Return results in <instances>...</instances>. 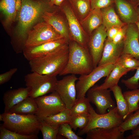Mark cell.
Instances as JSON below:
<instances>
[{
	"instance_id": "cell-42",
	"label": "cell",
	"mask_w": 139,
	"mask_h": 139,
	"mask_svg": "<svg viewBox=\"0 0 139 139\" xmlns=\"http://www.w3.org/2000/svg\"><path fill=\"white\" fill-rule=\"evenodd\" d=\"M131 133L132 135L139 136V125L132 130Z\"/></svg>"
},
{
	"instance_id": "cell-48",
	"label": "cell",
	"mask_w": 139,
	"mask_h": 139,
	"mask_svg": "<svg viewBox=\"0 0 139 139\" xmlns=\"http://www.w3.org/2000/svg\"><path fill=\"white\" fill-rule=\"evenodd\" d=\"M137 10L138 14V21H139V7L137 6Z\"/></svg>"
},
{
	"instance_id": "cell-37",
	"label": "cell",
	"mask_w": 139,
	"mask_h": 139,
	"mask_svg": "<svg viewBox=\"0 0 139 139\" xmlns=\"http://www.w3.org/2000/svg\"><path fill=\"white\" fill-rule=\"evenodd\" d=\"M136 70V72L133 76L127 79H123L121 81L122 83L130 90L139 88V67Z\"/></svg>"
},
{
	"instance_id": "cell-18",
	"label": "cell",
	"mask_w": 139,
	"mask_h": 139,
	"mask_svg": "<svg viewBox=\"0 0 139 139\" xmlns=\"http://www.w3.org/2000/svg\"><path fill=\"white\" fill-rule=\"evenodd\" d=\"M30 89L28 87H20L6 91L3 97L4 112H8L11 108L29 96Z\"/></svg>"
},
{
	"instance_id": "cell-30",
	"label": "cell",
	"mask_w": 139,
	"mask_h": 139,
	"mask_svg": "<svg viewBox=\"0 0 139 139\" xmlns=\"http://www.w3.org/2000/svg\"><path fill=\"white\" fill-rule=\"evenodd\" d=\"M128 116L118 127L122 132L131 130L139 125V108Z\"/></svg>"
},
{
	"instance_id": "cell-8",
	"label": "cell",
	"mask_w": 139,
	"mask_h": 139,
	"mask_svg": "<svg viewBox=\"0 0 139 139\" xmlns=\"http://www.w3.org/2000/svg\"><path fill=\"white\" fill-rule=\"evenodd\" d=\"M65 38L45 21L39 22L29 30L25 47H36L50 41Z\"/></svg>"
},
{
	"instance_id": "cell-11",
	"label": "cell",
	"mask_w": 139,
	"mask_h": 139,
	"mask_svg": "<svg viewBox=\"0 0 139 139\" xmlns=\"http://www.w3.org/2000/svg\"><path fill=\"white\" fill-rule=\"evenodd\" d=\"M78 78L71 74L57 80L55 91L58 93L67 109H71L77 100L76 82Z\"/></svg>"
},
{
	"instance_id": "cell-14",
	"label": "cell",
	"mask_w": 139,
	"mask_h": 139,
	"mask_svg": "<svg viewBox=\"0 0 139 139\" xmlns=\"http://www.w3.org/2000/svg\"><path fill=\"white\" fill-rule=\"evenodd\" d=\"M107 30L102 24L90 35L88 49L92 56L94 68L96 67L101 58L106 39Z\"/></svg>"
},
{
	"instance_id": "cell-3",
	"label": "cell",
	"mask_w": 139,
	"mask_h": 139,
	"mask_svg": "<svg viewBox=\"0 0 139 139\" xmlns=\"http://www.w3.org/2000/svg\"><path fill=\"white\" fill-rule=\"evenodd\" d=\"M68 46L29 61L32 72L51 76L59 75L67 62Z\"/></svg>"
},
{
	"instance_id": "cell-6",
	"label": "cell",
	"mask_w": 139,
	"mask_h": 139,
	"mask_svg": "<svg viewBox=\"0 0 139 139\" xmlns=\"http://www.w3.org/2000/svg\"><path fill=\"white\" fill-rule=\"evenodd\" d=\"M89 120L86 126L78 132V135L86 133L90 130L96 128H110L118 127L124 119L118 114L116 107L108 112L100 114L97 113L91 106L89 111Z\"/></svg>"
},
{
	"instance_id": "cell-41",
	"label": "cell",
	"mask_w": 139,
	"mask_h": 139,
	"mask_svg": "<svg viewBox=\"0 0 139 139\" xmlns=\"http://www.w3.org/2000/svg\"><path fill=\"white\" fill-rule=\"evenodd\" d=\"M122 27L114 26L107 30L106 32V39L112 41L114 38Z\"/></svg>"
},
{
	"instance_id": "cell-7",
	"label": "cell",
	"mask_w": 139,
	"mask_h": 139,
	"mask_svg": "<svg viewBox=\"0 0 139 139\" xmlns=\"http://www.w3.org/2000/svg\"><path fill=\"white\" fill-rule=\"evenodd\" d=\"M67 21L70 40L73 41L81 46L88 48L90 36L84 30L67 0L60 6Z\"/></svg>"
},
{
	"instance_id": "cell-15",
	"label": "cell",
	"mask_w": 139,
	"mask_h": 139,
	"mask_svg": "<svg viewBox=\"0 0 139 139\" xmlns=\"http://www.w3.org/2000/svg\"><path fill=\"white\" fill-rule=\"evenodd\" d=\"M139 33L135 23L128 24L123 54H130L139 59Z\"/></svg>"
},
{
	"instance_id": "cell-36",
	"label": "cell",
	"mask_w": 139,
	"mask_h": 139,
	"mask_svg": "<svg viewBox=\"0 0 139 139\" xmlns=\"http://www.w3.org/2000/svg\"><path fill=\"white\" fill-rule=\"evenodd\" d=\"M69 123L62 124L59 126L58 135L68 139H83L82 137L76 134L72 130Z\"/></svg>"
},
{
	"instance_id": "cell-13",
	"label": "cell",
	"mask_w": 139,
	"mask_h": 139,
	"mask_svg": "<svg viewBox=\"0 0 139 139\" xmlns=\"http://www.w3.org/2000/svg\"><path fill=\"white\" fill-rule=\"evenodd\" d=\"M68 46V41L65 38L48 42L39 46L25 47L23 53L28 61L41 57Z\"/></svg>"
},
{
	"instance_id": "cell-43",
	"label": "cell",
	"mask_w": 139,
	"mask_h": 139,
	"mask_svg": "<svg viewBox=\"0 0 139 139\" xmlns=\"http://www.w3.org/2000/svg\"><path fill=\"white\" fill-rule=\"evenodd\" d=\"M21 0H16V7L17 11H19L21 6Z\"/></svg>"
},
{
	"instance_id": "cell-40",
	"label": "cell",
	"mask_w": 139,
	"mask_h": 139,
	"mask_svg": "<svg viewBox=\"0 0 139 139\" xmlns=\"http://www.w3.org/2000/svg\"><path fill=\"white\" fill-rule=\"evenodd\" d=\"M18 68H14L0 75V84L2 85L8 82L13 75L17 71Z\"/></svg>"
},
{
	"instance_id": "cell-19",
	"label": "cell",
	"mask_w": 139,
	"mask_h": 139,
	"mask_svg": "<svg viewBox=\"0 0 139 139\" xmlns=\"http://www.w3.org/2000/svg\"><path fill=\"white\" fill-rule=\"evenodd\" d=\"M47 11H46L42 16L44 21L69 41L70 40L69 32L63 18L56 13Z\"/></svg>"
},
{
	"instance_id": "cell-23",
	"label": "cell",
	"mask_w": 139,
	"mask_h": 139,
	"mask_svg": "<svg viewBox=\"0 0 139 139\" xmlns=\"http://www.w3.org/2000/svg\"><path fill=\"white\" fill-rule=\"evenodd\" d=\"M101 9L102 15V24L107 30L112 27H122L126 24L121 20L115 11V4Z\"/></svg>"
},
{
	"instance_id": "cell-47",
	"label": "cell",
	"mask_w": 139,
	"mask_h": 139,
	"mask_svg": "<svg viewBox=\"0 0 139 139\" xmlns=\"http://www.w3.org/2000/svg\"><path fill=\"white\" fill-rule=\"evenodd\" d=\"M136 5V3L137 0H129Z\"/></svg>"
},
{
	"instance_id": "cell-12",
	"label": "cell",
	"mask_w": 139,
	"mask_h": 139,
	"mask_svg": "<svg viewBox=\"0 0 139 139\" xmlns=\"http://www.w3.org/2000/svg\"><path fill=\"white\" fill-rule=\"evenodd\" d=\"M111 91L110 89H99L93 86L88 91L87 97L90 102L95 106L96 112L98 114H106L108 109L110 110L116 107L111 96Z\"/></svg>"
},
{
	"instance_id": "cell-25",
	"label": "cell",
	"mask_w": 139,
	"mask_h": 139,
	"mask_svg": "<svg viewBox=\"0 0 139 139\" xmlns=\"http://www.w3.org/2000/svg\"><path fill=\"white\" fill-rule=\"evenodd\" d=\"M109 89L113 92L115 99L118 112L124 120L127 116L129 112V107L123 95L121 89L117 84L111 88Z\"/></svg>"
},
{
	"instance_id": "cell-38",
	"label": "cell",
	"mask_w": 139,
	"mask_h": 139,
	"mask_svg": "<svg viewBox=\"0 0 139 139\" xmlns=\"http://www.w3.org/2000/svg\"><path fill=\"white\" fill-rule=\"evenodd\" d=\"M115 0H91V10L101 9L115 4Z\"/></svg>"
},
{
	"instance_id": "cell-10",
	"label": "cell",
	"mask_w": 139,
	"mask_h": 139,
	"mask_svg": "<svg viewBox=\"0 0 139 139\" xmlns=\"http://www.w3.org/2000/svg\"><path fill=\"white\" fill-rule=\"evenodd\" d=\"M38 109L35 115L40 120L57 114L66 109L65 105L56 91L48 95L35 98Z\"/></svg>"
},
{
	"instance_id": "cell-2",
	"label": "cell",
	"mask_w": 139,
	"mask_h": 139,
	"mask_svg": "<svg viewBox=\"0 0 139 139\" xmlns=\"http://www.w3.org/2000/svg\"><path fill=\"white\" fill-rule=\"evenodd\" d=\"M69 55L67 64L59 75L68 74H88L94 68L92 56L88 48L72 40L68 41Z\"/></svg>"
},
{
	"instance_id": "cell-35",
	"label": "cell",
	"mask_w": 139,
	"mask_h": 139,
	"mask_svg": "<svg viewBox=\"0 0 139 139\" xmlns=\"http://www.w3.org/2000/svg\"><path fill=\"white\" fill-rule=\"evenodd\" d=\"M38 136H27L9 130L1 124L0 126V139H37Z\"/></svg>"
},
{
	"instance_id": "cell-17",
	"label": "cell",
	"mask_w": 139,
	"mask_h": 139,
	"mask_svg": "<svg viewBox=\"0 0 139 139\" xmlns=\"http://www.w3.org/2000/svg\"><path fill=\"white\" fill-rule=\"evenodd\" d=\"M124 41L118 44L106 39L101 58L98 66L115 64L123 54Z\"/></svg>"
},
{
	"instance_id": "cell-5",
	"label": "cell",
	"mask_w": 139,
	"mask_h": 139,
	"mask_svg": "<svg viewBox=\"0 0 139 139\" xmlns=\"http://www.w3.org/2000/svg\"><path fill=\"white\" fill-rule=\"evenodd\" d=\"M57 76H51L35 72L24 76L26 87L30 90L29 96L36 98L55 91Z\"/></svg>"
},
{
	"instance_id": "cell-27",
	"label": "cell",
	"mask_w": 139,
	"mask_h": 139,
	"mask_svg": "<svg viewBox=\"0 0 139 139\" xmlns=\"http://www.w3.org/2000/svg\"><path fill=\"white\" fill-rule=\"evenodd\" d=\"M74 13L81 20L84 19L91 10V0H67Z\"/></svg>"
},
{
	"instance_id": "cell-45",
	"label": "cell",
	"mask_w": 139,
	"mask_h": 139,
	"mask_svg": "<svg viewBox=\"0 0 139 139\" xmlns=\"http://www.w3.org/2000/svg\"><path fill=\"white\" fill-rule=\"evenodd\" d=\"M56 0H50L49 4L50 6L51 7H53L55 5Z\"/></svg>"
},
{
	"instance_id": "cell-49",
	"label": "cell",
	"mask_w": 139,
	"mask_h": 139,
	"mask_svg": "<svg viewBox=\"0 0 139 139\" xmlns=\"http://www.w3.org/2000/svg\"><path fill=\"white\" fill-rule=\"evenodd\" d=\"M136 6L139 7V0H137L136 3Z\"/></svg>"
},
{
	"instance_id": "cell-31",
	"label": "cell",
	"mask_w": 139,
	"mask_h": 139,
	"mask_svg": "<svg viewBox=\"0 0 139 139\" xmlns=\"http://www.w3.org/2000/svg\"><path fill=\"white\" fill-rule=\"evenodd\" d=\"M60 126L52 125L44 120H40V130L42 133L43 139H57Z\"/></svg>"
},
{
	"instance_id": "cell-16",
	"label": "cell",
	"mask_w": 139,
	"mask_h": 139,
	"mask_svg": "<svg viewBox=\"0 0 139 139\" xmlns=\"http://www.w3.org/2000/svg\"><path fill=\"white\" fill-rule=\"evenodd\" d=\"M115 9L121 20L129 24L138 21L136 5L129 0H115Z\"/></svg>"
},
{
	"instance_id": "cell-50",
	"label": "cell",
	"mask_w": 139,
	"mask_h": 139,
	"mask_svg": "<svg viewBox=\"0 0 139 139\" xmlns=\"http://www.w3.org/2000/svg\"><path fill=\"white\" fill-rule=\"evenodd\" d=\"M138 106H139V102L138 103Z\"/></svg>"
},
{
	"instance_id": "cell-26",
	"label": "cell",
	"mask_w": 139,
	"mask_h": 139,
	"mask_svg": "<svg viewBox=\"0 0 139 139\" xmlns=\"http://www.w3.org/2000/svg\"><path fill=\"white\" fill-rule=\"evenodd\" d=\"M16 0H1L0 7L4 15L7 25H11L15 20L17 11Z\"/></svg>"
},
{
	"instance_id": "cell-24",
	"label": "cell",
	"mask_w": 139,
	"mask_h": 139,
	"mask_svg": "<svg viewBox=\"0 0 139 139\" xmlns=\"http://www.w3.org/2000/svg\"><path fill=\"white\" fill-rule=\"evenodd\" d=\"M37 109L35 98L29 96L13 107L8 112L21 115H35Z\"/></svg>"
},
{
	"instance_id": "cell-22",
	"label": "cell",
	"mask_w": 139,
	"mask_h": 139,
	"mask_svg": "<svg viewBox=\"0 0 139 139\" xmlns=\"http://www.w3.org/2000/svg\"><path fill=\"white\" fill-rule=\"evenodd\" d=\"M130 70L125 68L118 63L115 66L104 82L100 85H94L93 86L99 89H108L117 85L120 78Z\"/></svg>"
},
{
	"instance_id": "cell-28",
	"label": "cell",
	"mask_w": 139,
	"mask_h": 139,
	"mask_svg": "<svg viewBox=\"0 0 139 139\" xmlns=\"http://www.w3.org/2000/svg\"><path fill=\"white\" fill-rule=\"evenodd\" d=\"M71 117V110L66 108L59 113L45 118L44 120L50 125L60 126L69 124Z\"/></svg>"
},
{
	"instance_id": "cell-34",
	"label": "cell",
	"mask_w": 139,
	"mask_h": 139,
	"mask_svg": "<svg viewBox=\"0 0 139 139\" xmlns=\"http://www.w3.org/2000/svg\"><path fill=\"white\" fill-rule=\"evenodd\" d=\"M89 113L71 116L69 124L73 129L77 128L81 129L87 125L89 120Z\"/></svg>"
},
{
	"instance_id": "cell-1",
	"label": "cell",
	"mask_w": 139,
	"mask_h": 139,
	"mask_svg": "<svg viewBox=\"0 0 139 139\" xmlns=\"http://www.w3.org/2000/svg\"><path fill=\"white\" fill-rule=\"evenodd\" d=\"M50 0H21L18 26L16 41L20 50L25 47L27 33L31 25L44 13L53 7Z\"/></svg>"
},
{
	"instance_id": "cell-46",
	"label": "cell",
	"mask_w": 139,
	"mask_h": 139,
	"mask_svg": "<svg viewBox=\"0 0 139 139\" xmlns=\"http://www.w3.org/2000/svg\"><path fill=\"white\" fill-rule=\"evenodd\" d=\"M138 30L139 33V21H138L135 23Z\"/></svg>"
},
{
	"instance_id": "cell-33",
	"label": "cell",
	"mask_w": 139,
	"mask_h": 139,
	"mask_svg": "<svg viewBox=\"0 0 139 139\" xmlns=\"http://www.w3.org/2000/svg\"><path fill=\"white\" fill-rule=\"evenodd\" d=\"M116 63L130 71H133L136 70L139 67V59L130 54H123Z\"/></svg>"
},
{
	"instance_id": "cell-39",
	"label": "cell",
	"mask_w": 139,
	"mask_h": 139,
	"mask_svg": "<svg viewBox=\"0 0 139 139\" xmlns=\"http://www.w3.org/2000/svg\"><path fill=\"white\" fill-rule=\"evenodd\" d=\"M128 24H125L121 27L114 38L112 41L115 44L120 43L123 41L125 37Z\"/></svg>"
},
{
	"instance_id": "cell-20",
	"label": "cell",
	"mask_w": 139,
	"mask_h": 139,
	"mask_svg": "<svg viewBox=\"0 0 139 139\" xmlns=\"http://www.w3.org/2000/svg\"><path fill=\"white\" fill-rule=\"evenodd\" d=\"M86 139H124V132L118 127L110 128H96L86 133Z\"/></svg>"
},
{
	"instance_id": "cell-44",
	"label": "cell",
	"mask_w": 139,
	"mask_h": 139,
	"mask_svg": "<svg viewBox=\"0 0 139 139\" xmlns=\"http://www.w3.org/2000/svg\"><path fill=\"white\" fill-rule=\"evenodd\" d=\"M65 0H56L55 5L57 6H60Z\"/></svg>"
},
{
	"instance_id": "cell-21",
	"label": "cell",
	"mask_w": 139,
	"mask_h": 139,
	"mask_svg": "<svg viewBox=\"0 0 139 139\" xmlns=\"http://www.w3.org/2000/svg\"><path fill=\"white\" fill-rule=\"evenodd\" d=\"M80 23L85 32L90 36L94 30L102 24L101 9L95 8L91 10Z\"/></svg>"
},
{
	"instance_id": "cell-9",
	"label": "cell",
	"mask_w": 139,
	"mask_h": 139,
	"mask_svg": "<svg viewBox=\"0 0 139 139\" xmlns=\"http://www.w3.org/2000/svg\"><path fill=\"white\" fill-rule=\"evenodd\" d=\"M115 64L97 66L89 73L80 75L76 82L77 99L85 96L88 91L101 79L108 76Z\"/></svg>"
},
{
	"instance_id": "cell-32",
	"label": "cell",
	"mask_w": 139,
	"mask_h": 139,
	"mask_svg": "<svg viewBox=\"0 0 139 139\" xmlns=\"http://www.w3.org/2000/svg\"><path fill=\"white\" fill-rule=\"evenodd\" d=\"M88 98L85 96L77 99L75 104L71 109V116L89 113L91 105Z\"/></svg>"
},
{
	"instance_id": "cell-4",
	"label": "cell",
	"mask_w": 139,
	"mask_h": 139,
	"mask_svg": "<svg viewBox=\"0 0 139 139\" xmlns=\"http://www.w3.org/2000/svg\"><path fill=\"white\" fill-rule=\"evenodd\" d=\"M0 120L6 128L19 134L38 136L40 120L35 115H21L7 112L0 115Z\"/></svg>"
},
{
	"instance_id": "cell-29",
	"label": "cell",
	"mask_w": 139,
	"mask_h": 139,
	"mask_svg": "<svg viewBox=\"0 0 139 139\" xmlns=\"http://www.w3.org/2000/svg\"><path fill=\"white\" fill-rule=\"evenodd\" d=\"M123 95L129 107L128 116L139 108V88L125 91Z\"/></svg>"
}]
</instances>
